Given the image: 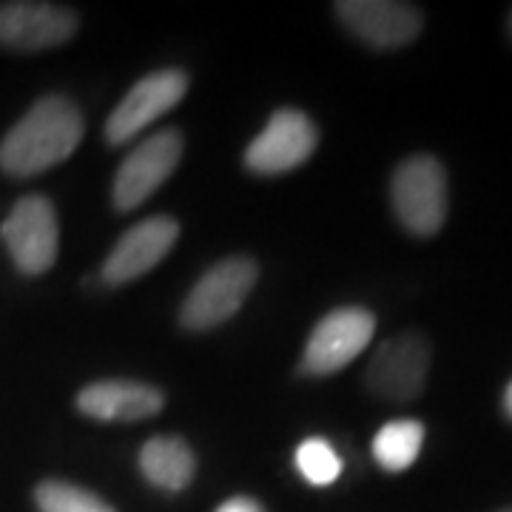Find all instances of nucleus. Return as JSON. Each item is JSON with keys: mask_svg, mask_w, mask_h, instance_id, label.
Masks as SVG:
<instances>
[{"mask_svg": "<svg viewBox=\"0 0 512 512\" xmlns=\"http://www.w3.org/2000/svg\"><path fill=\"white\" fill-rule=\"evenodd\" d=\"M424 447V424L416 419L387 421L373 439V458L387 473H404Z\"/></svg>", "mask_w": 512, "mask_h": 512, "instance_id": "nucleus-15", "label": "nucleus"}, {"mask_svg": "<svg viewBox=\"0 0 512 512\" xmlns=\"http://www.w3.org/2000/svg\"><path fill=\"white\" fill-rule=\"evenodd\" d=\"M183 157V134L177 128H163L146 137L128 154L114 174L111 200L117 211H134L174 174Z\"/></svg>", "mask_w": 512, "mask_h": 512, "instance_id": "nucleus-7", "label": "nucleus"}, {"mask_svg": "<svg viewBox=\"0 0 512 512\" xmlns=\"http://www.w3.org/2000/svg\"><path fill=\"white\" fill-rule=\"evenodd\" d=\"M37 510L40 512H117L100 495L77 487L72 481H43L35 490Z\"/></svg>", "mask_w": 512, "mask_h": 512, "instance_id": "nucleus-16", "label": "nucleus"}, {"mask_svg": "<svg viewBox=\"0 0 512 512\" xmlns=\"http://www.w3.org/2000/svg\"><path fill=\"white\" fill-rule=\"evenodd\" d=\"M504 413L512 419V382L507 384V390H504Z\"/></svg>", "mask_w": 512, "mask_h": 512, "instance_id": "nucleus-19", "label": "nucleus"}, {"mask_svg": "<svg viewBox=\"0 0 512 512\" xmlns=\"http://www.w3.org/2000/svg\"><path fill=\"white\" fill-rule=\"evenodd\" d=\"M376 330V316L359 308L345 305L330 311L325 319L316 322V328L308 336L302 370L308 376H333L342 367H348L359 353H365Z\"/></svg>", "mask_w": 512, "mask_h": 512, "instance_id": "nucleus-5", "label": "nucleus"}, {"mask_svg": "<svg viewBox=\"0 0 512 512\" xmlns=\"http://www.w3.org/2000/svg\"><path fill=\"white\" fill-rule=\"evenodd\" d=\"M217 512H265V510H262V504L254 501V498H248V495H237V498H228L222 507H217Z\"/></svg>", "mask_w": 512, "mask_h": 512, "instance_id": "nucleus-18", "label": "nucleus"}, {"mask_svg": "<svg viewBox=\"0 0 512 512\" xmlns=\"http://www.w3.org/2000/svg\"><path fill=\"white\" fill-rule=\"evenodd\" d=\"M319 146V131L305 111L279 109L262 128L251 146L245 148V165L254 174L276 177L308 163Z\"/></svg>", "mask_w": 512, "mask_h": 512, "instance_id": "nucleus-9", "label": "nucleus"}, {"mask_svg": "<svg viewBox=\"0 0 512 512\" xmlns=\"http://www.w3.org/2000/svg\"><path fill=\"white\" fill-rule=\"evenodd\" d=\"M177 239H180V222L174 217H148L137 222L117 239V245L106 256L100 271L103 282L128 285L131 279H140L163 262Z\"/></svg>", "mask_w": 512, "mask_h": 512, "instance_id": "nucleus-11", "label": "nucleus"}, {"mask_svg": "<svg viewBox=\"0 0 512 512\" xmlns=\"http://www.w3.org/2000/svg\"><path fill=\"white\" fill-rule=\"evenodd\" d=\"M259 276V265L248 256H228L208 268L185 296L180 325L185 330H211L237 316L245 299L251 296Z\"/></svg>", "mask_w": 512, "mask_h": 512, "instance_id": "nucleus-3", "label": "nucleus"}, {"mask_svg": "<svg viewBox=\"0 0 512 512\" xmlns=\"http://www.w3.org/2000/svg\"><path fill=\"white\" fill-rule=\"evenodd\" d=\"M185 92H188V74L183 69H163L137 80L106 120L109 146L131 143L137 134H143V128L174 109Z\"/></svg>", "mask_w": 512, "mask_h": 512, "instance_id": "nucleus-8", "label": "nucleus"}, {"mask_svg": "<svg viewBox=\"0 0 512 512\" xmlns=\"http://www.w3.org/2000/svg\"><path fill=\"white\" fill-rule=\"evenodd\" d=\"M77 32V15L57 3H3L0 6V43L18 52L55 49L72 40Z\"/></svg>", "mask_w": 512, "mask_h": 512, "instance_id": "nucleus-12", "label": "nucleus"}, {"mask_svg": "<svg viewBox=\"0 0 512 512\" xmlns=\"http://www.w3.org/2000/svg\"><path fill=\"white\" fill-rule=\"evenodd\" d=\"M393 211L413 237L439 234L447 220V171L430 154L404 160L390 180Z\"/></svg>", "mask_w": 512, "mask_h": 512, "instance_id": "nucleus-2", "label": "nucleus"}, {"mask_svg": "<svg viewBox=\"0 0 512 512\" xmlns=\"http://www.w3.org/2000/svg\"><path fill=\"white\" fill-rule=\"evenodd\" d=\"M163 404V390L131 379H103L77 393V410L94 421H143L157 416Z\"/></svg>", "mask_w": 512, "mask_h": 512, "instance_id": "nucleus-13", "label": "nucleus"}, {"mask_svg": "<svg viewBox=\"0 0 512 512\" xmlns=\"http://www.w3.org/2000/svg\"><path fill=\"white\" fill-rule=\"evenodd\" d=\"M140 473L151 487L165 493H180L194 481L197 458L188 441L177 436H154L140 450Z\"/></svg>", "mask_w": 512, "mask_h": 512, "instance_id": "nucleus-14", "label": "nucleus"}, {"mask_svg": "<svg viewBox=\"0 0 512 512\" xmlns=\"http://www.w3.org/2000/svg\"><path fill=\"white\" fill-rule=\"evenodd\" d=\"M0 237L6 242L20 274H46L55 265L57 248H60L55 205L40 194L23 197L15 202L12 214L3 222Z\"/></svg>", "mask_w": 512, "mask_h": 512, "instance_id": "nucleus-6", "label": "nucleus"}, {"mask_svg": "<svg viewBox=\"0 0 512 512\" xmlns=\"http://www.w3.org/2000/svg\"><path fill=\"white\" fill-rule=\"evenodd\" d=\"M296 470L313 487H328L342 476V458L325 439H305L296 447Z\"/></svg>", "mask_w": 512, "mask_h": 512, "instance_id": "nucleus-17", "label": "nucleus"}, {"mask_svg": "<svg viewBox=\"0 0 512 512\" xmlns=\"http://www.w3.org/2000/svg\"><path fill=\"white\" fill-rule=\"evenodd\" d=\"M498 512H512V507H507V510H498Z\"/></svg>", "mask_w": 512, "mask_h": 512, "instance_id": "nucleus-20", "label": "nucleus"}, {"mask_svg": "<svg viewBox=\"0 0 512 512\" xmlns=\"http://www.w3.org/2000/svg\"><path fill=\"white\" fill-rule=\"evenodd\" d=\"M336 18L348 26V32L373 49H399L421 35L419 6L396 0H339Z\"/></svg>", "mask_w": 512, "mask_h": 512, "instance_id": "nucleus-10", "label": "nucleus"}, {"mask_svg": "<svg viewBox=\"0 0 512 512\" xmlns=\"http://www.w3.org/2000/svg\"><path fill=\"white\" fill-rule=\"evenodd\" d=\"M430 373V342L407 330L384 339L365 370V387L384 402H413L419 399Z\"/></svg>", "mask_w": 512, "mask_h": 512, "instance_id": "nucleus-4", "label": "nucleus"}, {"mask_svg": "<svg viewBox=\"0 0 512 512\" xmlns=\"http://www.w3.org/2000/svg\"><path fill=\"white\" fill-rule=\"evenodd\" d=\"M510 26H512V18H510Z\"/></svg>", "mask_w": 512, "mask_h": 512, "instance_id": "nucleus-21", "label": "nucleus"}, {"mask_svg": "<svg viewBox=\"0 0 512 512\" xmlns=\"http://www.w3.org/2000/svg\"><path fill=\"white\" fill-rule=\"evenodd\" d=\"M86 134L80 109L63 94L37 100L0 143V168L12 177H35L72 157Z\"/></svg>", "mask_w": 512, "mask_h": 512, "instance_id": "nucleus-1", "label": "nucleus"}]
</instances>
